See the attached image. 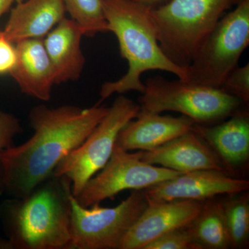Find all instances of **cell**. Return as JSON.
I'll list each match as a JSON object with an SVG mask.
<instances>
[{
	"label": "cell",
	"instance_id": "1",
	"mask_svg": "<svg viewBox=\"0 0 249 249\" xmlns=\"http://www.w3.org/2000/svg\"><path fill=\"white\" fill-rule=\"evenodd\" d=\"M109 107L36 106L29 114L32 137L0 153L5 193L22 198L50 176L70 152L80 146L107 114Z\"/></svg>",
	"mask_w": 249,
	"mask_h": 249
},
{
	"label": "cell",
	"instance_id": "2",
	"mask_svg": "<svg viewBox=\"0 0 249 249\" xmlns=\"http://www.w3.org/2000/svg\"><path fill=\"white\" fill-rule=\"evenodd\" d=\"M71 181L53 173L27 196L0 204V222L14 249H71Z\"/></svg>",
	"mask_w": 249,
	"mask_h": 249
},
{
	"label": "cell",
	"instance_id": "3",
	"mask_svg": "<svg viewBox=\"0 0 249 249\" xmlns=\"http://www.w3.org/2000/svg\"><path fill=\"white\" fill-rule=\"evenodd\" d=\"M102 4L108 31L116 36L128 70L119 79L103 83L98 104L114 93H142L145 89L142 75L150 70L169 72L187 81V68L172 62L160 48L152 8L138 0H102Z\"/></svg>",
	"mask_w": 249,
	"mask_h": 249
},
{
	"label": "cell",
	"instance_id": "4",
	"mask_svg": "<svg viewBox=\"0 0 249 249\" xmlns=\"http://www.w3.org/2000/svg\"><path fill=\"white\" fill-rule=\"evenodd\" d=\"M237 0H170L152 8L163 53L187 68L224 13Z\"/></svg>",
	"mask_w": 249,
	"mask_h": 249
},
{
	"label": "cell",
	"instance_id": "5",
	"mask_svg": "<svg viewBox=\"0 0 249 249\" xmlns=\"http://www.w3.org/2000/svg\"><path fill=\"white\" fill-rule=\"evenodd\" d=\"M139 99L142 112L181 113L196 124H214L229 118L243 103L218 88L193 84L160 76L149 78Z\"/></svg>",
	"mask_w": 249,
	"mask_h": 249
},
{
	"label": "cell",
	"instance_id": "6",
	"mask_svg": "<svg viewBox=\"0 0 249 249\" xmlns=\"http://www.w3.org/2000/svg\"><path fill=\"white\" fill-rule=\"evenodd\" d=\"M223 16L187 67V81L219 89L249 44V0Z\"/></svg>",
	"mask_w": 249,
	"mask_h": 249
},
{
	"label": "cell",
	"instance_id": "7",
	"mask_svg": "<svg viewBox=\"0 0 249 249\" xmlns=\"http://www.w3.org/2000/svg\"><path fill=\"white\" fill-rule=\"evenodd\" d=\"M139 111V103L119 94L85 142L55 167V175H65L71 180L73 196H78L90 178L106 165L114 151L119 132L137 117Z\"/></svg>",
	"mask_w": 249,
	"mask_h": 249
},
{
	"label": "cell",
	"instance_id": "8",
	"mask_svg": "<svg viewBox=\"0 0 249 249\" xmlns=\"http://www.w3.org/2000/svg\"><path fill=\"white\" fill-rule=\"evenodd\" d=\"M148 204L144 190L133 191L112 208L83 207L71 198V249H119L121 241Z\"/></svg>",
	"mask_w": 249,
	"mask_h": 249
},
{
	"label": "cell",
	"instance_id": "9",
	"mask_svg": "<svg viewBox=\"0 0 249 249\" xmlns=\"http://www.w3.org/2000/svg\"><path fill=\"white\" fill-rule=\"evenodd\" d=\"M142 151L129 153L115 145L110 159L103 169L90 178L74 196L83 207H90L107 199H114L125 190H145L181 174L142 160Z\"/></svg>",
	"mask_w": 249,
	"mask_h": 249
},
{
	"label": "cell",
	"instance_id": "10",
	"mask_svg": "<svg viewBox=\"0 0 249 249\" xmlns=\"http://www.w3.org/2000/svg\"><path fill=\"white\" fill-rule=\"evenodd\" d=\"M249 181L215 170L181 173L144 190L148 201H204L219 195L248 191Z\"/></svg>",
	"mask_w": 249,
	"mask_h": 249
},
{
	"label": "cell",
	"instance_id": "11",
	"mask_svg": "<svg viewBox=\"0 0 249 249\" xmlns=\"http://www.w3.org/2000/svg\"><path fill=\"white\" fill-rule=\"evenodd\" d=\"M204 201H148L140 217L123 237L119 249H143L165 232L186 227L199 213Z\"/></svg>",
	"mask_w": 249,
	"mask_h": 249
},
{
	"label": "cell",
	"instance_id": "12",
	"mask_svg": "<svg viewBox=\"0 0 249 249\" xmlns=\"http://www.w3.org/2000/svg\"><path fill=\"white\" fill-rule=\"evenodd\" d=\"M142 160L181 173L215 170L230 175L217 154L192 129L157 148L142 151Z\"/></svg>",
	"mask_w": 249,
	"mask_h": 249
},
{
	"label": "cell",
	"instance_id": "13",
	"mask_svg": "<svg viewBox=\"0 0 249 249\" xmlns=\"http://www.w3.org/2000/svg\"><path fill=\"white\" fill-rule=\"evenodd\" d=\"M136 120L123 127L116 145L127 151H148L191 130L196 124L186 116L160 115L139 111Z\"/></svg>",
	"mask_w": 249,
	"mask_h": 249
},
{
	"label": "cell",
	"instance_id": "14",
	"mask_svg": "<svg viewBox=\"0 0 249 249\" xmlns=\"http://www.w3.org/2000/svg\"><path fill=\"white\" fill-rule=\"evenodd\" d=\"M229 118L211 127L195 124L192 130L217 154L230 174L249 160V112L240 109Z\"/></svg>",
	"mask_w": 249,
	"mask_h": 249
},
{
	"label": "cell",
	"instance_id": "15",
	"mask_svg": "<svg viewBox=\"0 0 249 249\" xmlns=\"http://www.w3.org/2000/svg\"><path fill=\"white\" fill-rule=\"evenodd\" d=\"M43 39H28L15 44L17 61L10 76L22 93L42 101H48L55 84L53 67Z\"/></svg>",
	"mask_w": 249,
	"mask_h": 249
},
{
	"label": "cell",
	"instance_id": "16",
	"mask_svg": "<svg viewBox=\"0 0 249 249\" xmlns=\"http://www.w3.org/2000/svg\"><path fill=\"white\" fill-rule=\"evenodd\" d=\"M62 0H24L11 9L4 37L16 44L28 39L44 38L65 18Z\"/></svg>",
	"mask_w": 249,
	"mask_h": 249
},
{
	"label": "cell",
	"instance_id": "17",
	"mask_svg": "<svg viewBox=\"0 0 249 249\" xmlns=\"http://www.w3.org/2000/svg\"><path fill=\"white\" fill-rule=\"evenodd\" d=\"M83 29L65 17L44 37V45L52 62L55 84L79 79L85 65L81 49Z\"/></svg>",
	"mask_w": 249,
	"mask_h": 249
},
{
	"label": "cell",
	"instance_id": "18",
	"mask_svg": "<svg viewBox=\"0 0 249 249\" xmlns=\"http://www.w3.org/2000/svg\"><path fill=\"white\" fill-rule=\"evenodd\" d=\"M187 228L200 249L230 248L229 232L219 201L213 198L205 200L201 211Z\"/></svg>",
	"mask_w": 249,
	"mask_h": 249
},
{
	"label": "cell",
	"instance_id": "19",
	"mask_svg": "<svg viewBox=\"0 0 249 249\" xmlns=\"http://www.w3.org/2000/svg\"><path fill=\"white\" fill-rule=\"evenodd\" d=\"M221 206L230 240V248L247 246L249 237V197L248 193L229 195Z\"/></svg>",
	"mask_w": 249,
	"mask_h": 249
},
{
	"label": "cell",
	"instance_id": "20",
	"mask_svg": "<svg viewBox=\"0 0 249 249\" xmlns=\"http://www.w3.org/2000/svg\"><path fill=\"white\" fill-rule=\"evenodd\" d=\"M71 19L81 27L84 35L109 32L102 0H62Z\"/></svg>",
	"mask_w": 249,
	"mask_h": 249
},
{
	"label": "cell",
	"instance_id": "21",
	"mask_svg": "<svg viewBox=\"0 0 249 249\" xmlns=\"http://www.w3.org/2000/svg\"><path fill=\"white\" fill-rule=\"evenodd\" d=\"M143 249H200L186 227L174 229L147 244Z\"/></svg>",
	"mask_w": 249,
	"mask_h": 249
},
{
	"label": "cell",
	"instance_id": "22",
	"mask_svg": "<svg viewBox=\"0 0 249 249\" xmlns=\"http://www.w3.org/2000/svg\"><path fill=\"white\" fill-rule=\"evenodd\" d=\"M219 89L238 98L245 105L249 103V63L237 66L224 79Z\"/></svg>",
	"mask_w": 249,
	"mask_h": 249
},
{
	"label": "cell",
	"instance_id": "23",
	"mask_svg": "<svg viewBox=\"0 0 249 249\" xmlns=\"http://www.w3.org/2000/svg\"><path fill=\"white\" fill-rule=\"evenodd\" d=\"M22 132L20 121L16 116L0 110V153L14 146L15 137Z\"/></svg>",
	"mask_w": 249,
	"mask_h": 249
},
{
	"label": "cell",
	"instance_id": "24",
	"mask_svg": "<svg viewBox=\"0 0 249 249\" xmlns=\"http://www.w3.org/2000/svg\"><path fill=\"white\" fill-rule=\"evenodd\" d=\"M17 61L16 45L8 40L0 31V76L11 74Z\"/></svg>",
	"mask_w": 249,
	"mask_h": 249
},
{
	"label": "cell",
	"instance_id": "25",
	"mask_svg": "<svg viewBox=\"0 0 249 249\" xmlns=\"http://www.w3.org/2000/svg\"><path fill=\"white\" fill-rule=\"evenodd\" d=\"M14 1V0H0V18L11 10Z\"/></svg>",
	"mask_w": 249,
	"mask_h": 249
},
{
	"label": "cell",
	"instance_id": "26",
	"mask_svg": "<svg viewBox=\"0 0 249 249\" xmlns=\"http://www.w3.org/2000/svg\"><path fill=\"white\" fill-rule=\"evenodd\" d=\"M138 1L142 3V4L150 6V7L155 8L159 5L163 4L165 0H138Z\"/></svg>",
	"mask_w": 249,
	"mask_h": 249
},
{
	"label": "cell",
	"instance_id": "27",
	"mask_svg": "<svg viewBox=\"0 0 249 249\" xmlns=\"http://www.w3.org/2000/svg\"><path fill=\"white\" fill-rule=\"evenodd\" d=\"M5 193L4 174L2 165L0 163V196Z\"/></svg>",
	"mask_w": 249,
	"mask_h": 249
},
{
	"label": "cell",
	"instance_id": "28",
	"mask_svg": "<svg viewBox=\"0 0 249 249\" xmlns=\"http://www.w3.org/2000/svg\"><path fill=\"white\" fill-rule=\"evenodd\" d=\"M0 249H14L11 242L7 238L0 237Z\"/></svg>",
	"mask_w": 249,
	"mask_h": 249
},
{
	"label": "cell",
	"instance_id": "29",
	"mask_svg": "<svg viewBox=\"0 0 249 249\" xmlns=\"http://www.w3.org/2000/svg\"><path fill=\"white\" fill-rule=\"evenodd\" d=\"M16 3L22 2V1H24V0H14Z\"/></svg>",
	"mask_w": 249,
	"mask_h": 249
}]
</instances>
